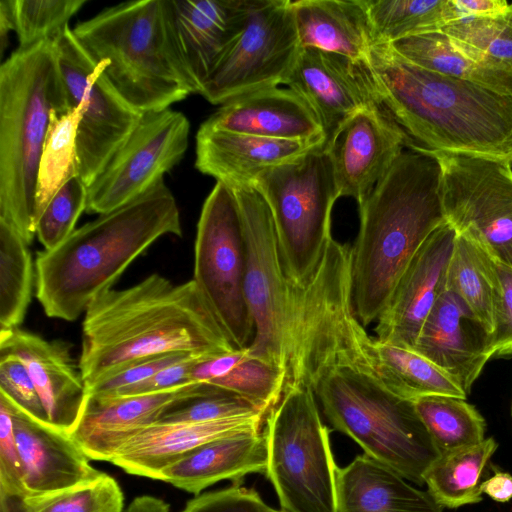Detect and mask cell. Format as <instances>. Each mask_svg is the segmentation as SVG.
<instances>
[{
    "label": "cell",
    "mask_w": 512,
    "mask_h": 512,
    "mask_svg": "<svg viewBox=\"0 0 512 512\" xmlns=\"http://www.w3.org/2000/svg\"><path fill=\"white\" fill-rule=\"evenodd\" d=\"M234 346L193 279L173 284L159 274L88 305L78 366L86 387L136 360L170 354L217 355Z\"/></svg>",
    "instance_id": "cell-1"
},
{
    "label": "cell",
    "mask_w": 512,
    "mask_h": 512,
    "mask_svg": "<svg viewBox=\"0 0 512 512\" xmlns=\"http://www.w3.org/2000/svg\"><path fill=\"white\" fill-rule=\"evenodd\" d=\"M362 63L379 104L418 146L512 163V95L422 68L390 44L374 43Z\"/></svg>",
    "instance_id": "cell-2"
},
{
    "label": "cell",
    "mask_w": 512,
    "mask_h": 512,
    "mask_svg": "<svg viewBox=\"0 0 512 512\" xmlns=\"http://www.w3.org/2000/svg\"><path fill=\"white\" fill-rule=\"evenodd\" d=\"M358 205L352 293L356 316L365 327L377 321L423 242L447 221L439 160L412 145Z\"/></svg>",
    "instance_id": "cell-3"
},
{
    "label": "cell",
    "mask_w": 512,
    "mask_h": 512,
    "mask_svg": "<svg viewBox=\"0 0 512 512\" xmlns=\"http://www.w3.org/2000/svg\"><path fill=\"white\" fill-rule=\"evenodd\" d=\"M167 234L181 237L182 227L176 199L162 179L137 198L75 229L58 247L37 254L36 298L45 314L76 320Z\"/></svg>",
    "instance_id": "cell-4"
},
{
    "label": "cell",
    "mask_w": 512,
    "mask_h": 512,
    "mask_svg": "<svg viewBox=\"0 0 512 512\" xmlns=\"http://www.w3.org/2000/svg\"><path fill=\"white\" fill-rule=\"evenodd\" d=\"M287 386L310 388L334 430L358 443L364 454L419 486L439 456L413 401L389 391L373 353H347L328 362L301 363Z\"/></svg>",
    "instance_id": "cell-5"
},
{
    "label": "cell",
    "mask_w": 512,
    "mask_h": 512,
    "mask_svg": "<svg viewBox=\"0 0 512 512\" xmlns=\"http://www.w3.org/2000/svg\"><path fill=\"white\" fill-rule=\"evenodd\" d=\"M72 30L113 90L139 113L197 94L176 47L168 0L120 3Z\"/></svg>",
    "instance_id": "cell-6"
},
{
    "label": "cell",
    "mask_w": 512,
    "mask_h": 512,
    "mask_svg": "<svg viewBox=\"0 0 512 512\" xmlns=\"http://www.w3.org/2000/svg\"><path fill=\"white\" fill-rule=\"evenodd\" d=\"M70 107L53 43L17 49L0 67V220L31 244L37 175L51 114Z\"/></svg>",
    "instance_id": "cell-7"
},
{
    "label": "cell",
    "mask_w": 512,
    "mask_h": 512,
    "mask_svg": "<svg viewBox=\"0 0 512 512\" xmlns=\"http://www.w3.org/2000/svg\"><path fill=\"white\" fill-rule=\"evenodd\" d=\"M265 475L283 512H336L337 466L315 395L291 386L267 413Z\"/></svg>",
    "instance_id": "cell-8"
},
{
    "label": "cell",
    "mask_w": 512,
    "mask_h": 512,
    "mask_svg": "<svg viewBox=\"0 0 512 512\" xmlns=\"http://www.w3.org/2000/svg\"><path fill=\"white\" fill-rule=\"evenodd\" d=\"M253 186L270 208L286 277L301 281L314 269L332 236V209L341 197L329 151L320 145L271 167L258 175Z\"/></svg>",
    "instance_id": "cell-9"
},
{
    "label": "cell",
    "mask_w": 512,
    "mask_h": 512,
    "mask_svg": "<svg viewBox=\"0 0 512 512\" xmlns=\"http://www.w3.org/2000/svg\"><path fill=\"white\" fill-rule=\"evenodd\" d=\"M194 251L193 280L234 346L248 347L254 323L244 289L243 227L235 193L222 182L204 201Z\"/></svg>",
    "instance_id": "cell-10"
},
{
    "label": "cell",
    "mask_w": 512,
    "mask_h": 512,
    "mask_svg": "<svg viewBox=\"0 0 512 512\" xmlns=\"http://www.w3.org/2000/svg\"><path fill=\"white\" fill-rule=\"evenodd\" d=\"M431 152L442 168L447 222L473 238L497 263L512 268L511 164L481 156Z\"/></svg>",
    "instance_id": "cell-11"
},
{
    "label": "cell",
    "mask_w": 512,
    "mask_h": 512,
    "mask_svg": "<svg viewBox=\"0 0 512 512\" xmlns=\"http://www.w3.org/2000/svg\"><path fill=\"white\" fill-rule=\"evenodd\" d=\"M53 45L69 107L82 109L76 135L77 168L88 187L130 136L142 114L113 90L72 28L66 27Z\"/></svg>",
    "instance_id": "cell-12"
},
{
    "label": "cell",
    "mask_w": 512,
    "mask_h": 512,
    "mask_svg": "<svg viewBox=\"0 0 512 512\" xmlns=\"http://www.w3.org/2000/svg\"><path fill=\"white\" fill-rule=\"evenodd\" d=\"M302 46L290 0H252L242 33L203 84L200 95L221 104L284 84Z\"/></svg>",
    "instance_id": "cell-13"
},
{
    "label": "cell",
    "mask_w": 512,
    "mask_h": 512,
    "mask_svg": "<svg viewBox=\"0 0 512 512\" xmlns=\"http://www.w3.org/2000/svg\"><path fill=\"white\" fill-rule=\"evenodd\" d=\"M232 189L243 227L244 289L254 323L249 354L285 369L286 277L274 220L265 198L254 186Z\"/></svg>",
    "instance_id": "cell-14"
},
{
    "label": "cell",
    "mask_w": 512,
    "mask_h": 512,
    "mask_svg": "<svg viewBox=\"0 0 512 512\" xmlns=\"http://www.w3.org/2000/svg\"><path fill=\"white\" fill-rule=\"evenodd\" d=\"M190 123L173 109L143 113L130 136L87 187L88 213L103 214L137 198L169 172L188 148Z\"/></svg>",
    "instance_id": "cell-15"
},
{
    "label": "cell",
    "mask_w": 512,
    "mask_h": 512,
    "mask_svg": "<svg viewBox=\"0 0 512 512\" xmlns=\"http://www.w3.org/2000/svg\"><path fill=\"white\" fill-rule=\"evenodd\" d=\"M456 236V229L446 221L423 242L376 321V340L414 349L425 319L446 290Z\"/></svg>",
    "instance_id": "cell-16"
},
{
    "label": "cell",
    "mask_w": 512,
    "mask_h": 512,
    "mask_svg": "<svg viewBox=\"0 0 512 512\" xmlns=\"http://www.w3.org/2000/svg\"><path fill=\"white\" fill-rule=\"evenodd\" d=\"M284 85L316 115L325 149L352 116L379 103L362 62L317 48H302Z\"/></svg>",
    "instance_id": "cell-17"
},
{
    "label": "cell",
    "mask_w": 512,
    "mask_h": 512,
    "mask_svg": "<svg viewBox=\"0 0 512 512\" xmlns=\"http://www.w3.org/2000/svg\"><path fill=\"white\" fill-rule=\"evenodd\" d=\"M412 145L415 144L379 103L357 112L327 148L341 196L352 197L360 204L404 148Z\"/></svg>",
    "instance_id": "cell-18"
},
{
    "label": "cell",
    "mask_w": 512,
    "mask_h": 512,
    "mask_svg": "<svg viewBox=\"0 0 512 512\" xmlns=\"http://www.w3.org/2000/svg\"><path fill=\"white\" fill-rule=\"evenodd\" d=\"M213 389L192 383L148 394L87 398L71 435L91 460L111 462L131 438L156 423L168 408Z\"/></svg>",
    "instance_id": "cell-19"
},
{
    "label": "cell",
    "mask_w": 512,
    "mask_h": 512,
    "mask_svg": "<svg viewBox=\"0 0 512 512\" xmlns=\"http://www.w3.org/2000/svg\"><path fill=\"white\" fill-rule=\"evenodd\" d=\"M413 350L444 371L468 395L493 358V334L457 295L445 290L425 319Z\"/></svg>",
    "instance_id": "cell-20"
},
{
    "label": "cell",
    "mask_w": 512,
    "mask_h": 512,
    "mask_svg": "<svg viewBox=\"0 0 512 512\" xmlns=\"http://www.w3.org/2000/svg\"><path fill=\"white\" fill-rule=\"evenodd\" d=\"M0 352L12 354L24 364L49 422L71 434L84 411L87 393L69 344L15 328L0 330Z\"/></svg>",
    "instance_id": "cell-21"
},
{
    "label": "cell",
    "mask_w": 512,
    "mask_h": 512,
    "mask_svg": "<svg viewBox=\"0 0 512 512\" xmlns=\"http://www.w3.org/2000/svg\"><path fill=\"white\" fill-rule=\"evenodd\" d=\"M251 4L252 0H168L176 47L197 94L242 33Z\"/></svg>",
    "instance_id": "cell-22"
},
{
    "label": "cell",
    "mask_w": 512,
    "mask_h": 512,
    "mask_svg": "<svg viewBox=\"0 0 512 512\" xmlns=\"http://www.w3.org/2000/svg\"><path fill=\"white\" fill-rule=\"evenodd\" d=\"M12 416L23 467L26 497L43 496L91 481L102 474L94 468L70 433L40 422L0 395Z\"/></svg>",
    "instance_id": "cell-23"
},
{
    "label": "cell",
    "mask_w": 512,
    "mask_h": 512,
    "mask_svg": "<svg viewBox=\"0 0 512 512\" xmlns=\"http://www.w3.org/2000/svg\"><path fill=\"white\" fill-rule=\"evenodd\" d=\"M321 140H285L199 127L195 167L231 188L253 186L263 171L296 159Z\"/></svg>",
    "instance_id": "cell-24"
},
{
    "label": "cell",
    "mask_w": 512,
    "mask_h": 512,
    "mask_svg": "<svg viewBox=\"0 0 512 512\" xmlns=\"http://www.w3.org/2000/svg\"><path fill=\"white\" fill-rule=\"evenodd\" d=\"M265 416L245 415L207 422H156L131 438L111 463L128 474L158 480L164 469L212 440L263 430Z\"/></svg>",
    "instance_id": "cell-25"
},
{
    "label": "cell",
    "mask_w": 512,
    "mask_h": 512,
    "mask_svg": "<svg viewBox=\"0 0 512 512\" xmlns=\"http://www.w3.org/2000/svg\"><path fill=\"white\" fill-rule=\"evenodd\" d=\"M200 127L265 138L321 140V125L309 105L289 88L269 87L234 98Z\"/></svg>",
    "instance_id": "cell-26"
},
{
    "label": "cell",
    "mask_w": 512,
    "mask_h": 512,
    "mask_svg": "<svg viewBox=\"0 0 512 512\" xmlns=\"http://www.w3.org/2000/svg\"><path fill=\"white\" fill-rule=\"evenodd\" d=\"M267 445L263 430L237 433L205 443L162 471L160 481L195 496L222 480L241 482L265 474Z\"/></svg>",
    "instance_id": "cell-27"
},
{
    "label": "cell",
    "mask_w": 512,
    "mask_h": 512,
    "mask_svg": "<svg viewBox=\"0 0 512 512\" xmlns=\"http://www.w3.org/2000/svg\"><path fill=\"white\" fill-rule=\"evenodd\" d=\"M336 512H443L431 494L366 454L336 471Z\"/></svg>",
    "instance_id": "cell-28"
},
{
    "label": "cell",
    "mask_w": 512,
    "mask_h": 512,
    "mask_svg": "<svg viewBox=\"0 0 512 512\" xmlns=\"http://www.w3.org/2000/svg\"><path fill=\"white\" fill-rule=\"evenodd\" d=\"M302 48L311 47L365 62L373 38L363 0L291 1Z\"/></svg>",
    "instance_id": "cell-29"
},
{
    "label": "cell",
    "mask_w": 512,
    "mask_h": 512,
    "mask_svg": "<svg viewBox=\"0 0 512 512\" xmlns=\"http://www.w3.org/2000/svg\"><path fill=\"white\" fill-rule=\"evenodd\" d=\"M390 45L422 68L512 95V67L441 30L407 37Z\"/></svg>",
    "instance_id": "cell-30"
},
{
    "label": "cell",
    "mask_w": 512,
    "mask_h": 512,
    "mask_svg": "<svg viewBox=\"0 0 512 512\" xmlns=\"http://www.w3.org/2000/svg\"><path fill=\"white\" fill-rule=\"evenodd\" d=\"M446 290L457 295L493 334L500 296L497 262L463 232H457L446 275Z\"/></svg>",
    "instance_id": "cell-31"
},
{
    "label": "cell",
    "mask_w": 512,
    "mask_h": 512,
    "mask_svg": "<svg viewBox=\"0 0 512 512\" xmlns=\"http://www.w3.org/2000/svg\"><path fill=\"white\" fill-rule=\"evenodd\" d=\"M497 447L490 437L479 444L439 454L423 477L437 504L443 509H456L481 502V485Z\"/></svg>",
    "instance_id": "cell-32"
},
{
    "label": "cell",
    "mask_w": 512,
    "mask_h": 512,
    "mask_svg": "<svg viewBox=\"0 0 512 512\" xmlns=\"http://www.w3.org/2000/svg\"><path fill=\"white\" fill-rule=\"evenodd\" d=\"M375 348L378 375L396 396L409 401L432 395L466 399L450 376L414 350L376 339Z\"/></svg>",
    "instance_id": "cell-33"
},
{
    "label": "cell",
    "mask_w": 512,
    "mask_h": 512,
    "mask_svg": "<svg viewBox=\"0 0 512 512\" xmlns=\"http://www.w3.org/2000/svg\"><path fill=\"white\" fill-rule=\"evenodd\" d=\"M373 44L439 31L462 19L453 0H363Z\"/></svg>",
    "instance_id": "cell-34"
},
{
    "label": "cell",
    "mask_w": 512,
    "mask_h": 512,
    "mask_svg": "<svg viewBox=\"0 0 512 512\" xmlns=\"http://www.w3.org/2000/svg\"><path fill=\"white\" fill-rule=\"evenodd\" d=\"M29 244L0 220V330L19 328L32 299L36 278Z\"/></svg>",
    "instance_id": "cell-35"
},
{
    "label": "cell",
    "mask_w": 512,
    "mask_h": 512,
    "mask_svg": "<svg viewBox=\"0 0 512 512\" xmlns=\"http://www.w3.org/2000/svg\"><path fill=\"white\" fill-rule=\"evenodd\" d=\"M82 109L67 113L52 112L51 122L40 158L35 194V226L55 194L78 175L76 135Z\"/></svg>",
    "instance_id": "cell-36"
},
{
    "label": "cell",
    "mask_w": 512,
    "mask_h": 512,
    "mask_svg": "<svg viewBox=\"0 0 512 512\" xmlns=\"http://www.w3.org/2000/svg\"><path fill=\"white\" fill-rule=\"evenodd\" d=\"M413 403L439 454L485 440V419L466 399L432 395Z\"/></svg>",
    "instance_id": "cell-37"
},
{
    "label": "cell",
    "mask_w": 512,
    "mask_h": 512,
    "mask_svg": "<svg viewBox=\"0 0 512 512\" xmlns=\"http://www.w3.org/2000/svg\"><path fill=\"white\" fill-rule=\"evenodd\" d=\"M124 494L118 482L102 474L68 489L19 500L0 499L6 512H123Z\"/></svg>",
    "instance_id": "cell-38"
},
{
    "label": "cell",
    "mask_w": 512,
    "mask_h": 512,
    "mask_svg": "<svg viewBox=\"0 0 512 512\" xmlns=\"http://www.w3.org/2000/svg\"><path fill=\"white\" fill-rule=\"evenodd\" d=\"M86 0H11L19 49L53 43Z\"/></svg>",
    "instance_id": "cell-39"
},
{
    "label": "cell",
    "mask_w": 512,
    "mask_h": 512,
    "mask_svg": "<svg viewBox=\"0 0 512 512\" xmlns=\"http://www.w3.org/2000/svg\"><path fill=\"white\" fill-rule=\"evenodd\" d=\"M285 369L248 354L233 370L208 385L238 395L265 415L280 401Z\"/></svg>",
    "instance_id": "cell-40"
},
{
    "label": "cell",
    "mask_w": 512,
    "mask_h": 512,
    "mask_svg": "<svg viewBox=\"0 0 512 512\" xmlns=\"http://www.w3.org/2000/svg\"><path fill=\"white\" fill-rule=\"evenodd\" d=\"M86 205L87 186L76 175L55 194L37 222L36 235L44 250L58 247L74 232Z\"/></svg>",
    "instance_id": "cell-41"
},
{
    "label": "cell",
    "mask_w": 512,
    "mask_h": 512,
    "mask_svg": "<svg viewBox=\"0 0 512 512\" xmlns=\"http://www.w3.org/2000/svg\"><path fill=\"white\" fill-rule=\"evenodd\" d=\"M441 31L512 67V3L505 13L464 18Z\"/></svg>",
    "instance_id": "cell-42"
},
{
    "label": "cell",
    "mask_w": 512,
    "mask_h": 512,
    "mask_svg": "<svg viewBox=\"0 0 512 512\" xmlns=\"http://www.w3.org/2000/svg\"><path fill=\"white\" fill-rule=\"evenodd\" d=\"M266 415L248 400L218 389L168 408L157 422H207L245 415Z\"/></svg>",
    "instance_id": "cell-43"
},
{
    "label": "cell",
    "mask_w": 512,
    "mask_h": 512,
    "mask_svg": "<svg viewBox=\"0 0 512 512\" xmlns=\"http://www.w3.org/2000/svg\"><path fill=\"white\" fill-rule=\"evenodd\" d=\"M193 355L199 354L170 353L151 356L128 363L87 386V398H106L113 396L123 389L150 378L160 370L181 362Z\"/></svg>",
    "instance_id": "cell-44"
},
{
    "label": "cell",
    "mask_w": 512,
    "mask_h": 512,
    "mask_svg": "<svg viewBox=\"0 0 512 512\" xmlns=\"http://www.w3.org/2000/svg\"><path fill=\"white\" fill-rule=\"evenodd\" d=\"M0 395L32 418L51 424L28 370L17 357L5 352H0Z\"/></svg>",
    "instance_id": "cell-45"
},
{
    "label": "cell",
    "mask_w": 512,
    "mask_h": 512,
    "mask_svg": "<svg viewBox=\"0 0 512 512\" xmlns=\"http://www.w3.org/2000/svg\"><path fill=\"white\" fill-rule=\"evenodd\" d=\"M24 496L23 467L13 420L6 403L0 399V499L19 500Z\"/></svg>",
    "instance_id": "cell-46"
},
{
    "label": "cell",
    "mask_w": 512,
    "mask_h": 512,
    "mask_svg": "<svg viewBox=\"0 0 512 512\" xmlns=\"http://www.w3.org/2000/svg\"><path fill=\"white\" fill-rule=\"evenodd\" d=\"M259 493L244 487L241 482L232 486L205 492L190 499L180 512H273Z\"/></svg>",
    "instance_id": "cell-47"
},
{
    "label": "cell",
    "mask_w": 512,
    "mask_h": 512,
    "mask_svg": "<svg viewBox=\"0 0 512 512\" xmlns=\"http://www.w3.org/2000/svg\"><path fill=\"white\" fill-rule=\"evenodd\" d=\"M500 296L493 331V358L512 356V268L497 263Z\"/></svg>",
    "instance_id": "cell-48"
},
{
    "label": "cell",
    "mask_w": 512,
    "mask_h": 512,
    "mask_svg": "<svg viewBox=\"0 0 512 512\" xmlns=\"http://www.w3.org/2000/svg\"><path fill=\"white\" fill-rule=\"evenodd\" d=\"M207 357L210 356L193 355L160 370L150 378L123 389L110 397L148 394L195 383L191 380L192 368L197 361Z\"/></svg>",
    "instance_id": "cell-49"
},
{
    "label": "cell",
    "mask_w": 512,
    "mask_h": 512,
    "mask_svg": "<svg viewBox=\"0 0 512 512\" xmlns=\"http://www.w3.org/2000/svg\"><path fill=\"white\" fill-rule=\"evenodd\" d=\"M248 347L203 358L195 363L191 371V380L208 384L233 370L247 355Z\"/></svg>",
    "instance_id": "cell-50"
},
{
    "label": "cell",
    "mask_w": 512,
    "mask_h": 512,
    "mask_svg": "<svg viewBox=\"0 0 512 512\" xmlns=\"http://www.w3.org/2000/svg\"><path fill=\"white\" fill-rule=\"evenodd\" d=\"M462 19L469 17H489L505 13L510 3L505 0H453Z\"/></svg>",
    "instance_id": "cell-51"
},
{
    "label": "cell",
    "mask_w": 512,
    "mask_h": 512,
    "mask_svg": "<svg viewBox=\"0 0 512 512\" xmlns=\"http://www.w3.org/2000/svg\"><path fill=\"white\" fill-rule=\"evenodd\" d=\"M481 490L496 502H509L512 499V475L508 472L496 471L483 481Z\"/></svg>",
    "instance_id": "cell-52"
},
{
    "label": "cell",
    "mask_w": 512,
    "mask_h": 512,
    "mask_svg": "<svg viewBox=\"0 0 512 512\" xmlns=\"http://www.w3.org/2000/svg\"><path fill=\"white\" fill-rule=\"evenodd\" d=\"M125 512H170V505L158 497L142 495L134 498Z\"/></svg>",
    "instance_id": "cell-53"
},
{
    "label": "cell",
    "mask_w": 512,
    "mask_h": 512,
    "mask_svg": "<svg viewBox=\"0 0 512 512\" xmlns=\"http://www.w3.org/2000/svg\"><path fill=\"white\" fill-rule=\"evenodd\" d=\"M9 31H14L11 0L0 1V51L3 54Z\"/></svg>",
    "instance_id": "cell-54"
},
{
    "label": "cell",
    "mask_w": 512,
    "mask_h": 512,
    "mask_svg": "<svg viewBox=\"0 0 512 512\" xmlns=\"http://www.w3.org/2000/svg\"><path fill=\"white\" fill-rule=\"evenodd\" d=\"M0 512H6L4 509L0 508Z\"/></svg>",
    "instance_id": "cell-55"
},
{
    "label": "cell",
    "mask_w": 512,
    "mask_h": 512,
    "mask_svg": "<svg viewBox=\"0 0 512 512\" xmlns=\"http://www.w3.org/2000/svg\"><path fill=\"white\" fill-rule=\"evenodd\" d=\"M511 419H512V402H511Z\"/></svg>",
    "instance_id": "cell-56"
},
{
    "label": "cell",
    "mask_w": 512,
    "mask_h": 512,
    "mask_svg": "<svg viewBox=\"0 0 512 512\" xmlns=\"http://www.w3.org/2000/svg\"><path fill=\"white\" fill-rule=\"evenodd\" d=\"M273 512H283V511H277V510H274Z\"/></svg>",
    "instance_id": "cell-57"
}]
</instances>
